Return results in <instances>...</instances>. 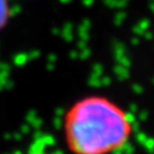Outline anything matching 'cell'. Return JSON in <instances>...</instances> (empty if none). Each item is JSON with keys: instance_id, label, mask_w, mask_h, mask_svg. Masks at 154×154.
Returning a JSON list of instances; mask_svg holds the SVG:
<instances>
[{"instance_id": "1", "label": "cell", "mask_w": 154, "mask_h": 154, "mask_svg": "<svg viewBox=\"0 0 154 154\" xmlns=\"http://www.w3.org/2000/svg\"><path fill=\"white\" fill-rule=\"evenodd\" d=\"M63 130L73 154H109L129 141L132 125L118 104L102 96H89L68 109Z\"/></svg>"}, {"instance_id": "2", "label": "cell", "mask_w": 154, "mask_h": 154, "mask_svg": "<svg viewBox=\"0 0 154 154\" xmlns=\"http://www.w3.org/2000/svg\"><path fill=\"white\" fill-rule=\"evenodd\" d=\"M10 16H11L10 0H0V32L8 26Z\"/></svg>"}]
</instances>
